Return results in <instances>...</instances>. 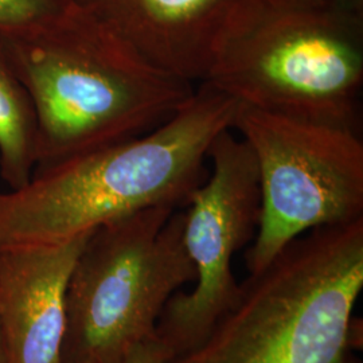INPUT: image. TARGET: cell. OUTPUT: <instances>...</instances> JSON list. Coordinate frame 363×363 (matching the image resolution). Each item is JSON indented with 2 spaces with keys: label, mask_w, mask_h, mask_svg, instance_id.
I'll list each match as a JSON object with an SVG mask.
<instances>
[{
  "label": "cell",
  "mask_w": 363,
  "mask_h": 363,
  "mask_svg": "<svg viewBox=\"0 0 363 363\" xmlns=\"http://www.w3.org/2000/svg\"><path fill=\"white\" fill-rule=\"evenodd\" d=\"M211 169L183 210V241L195 271L194 288L177 292L162 313L155 337L169 361L194 349L240 294L235 253L259 226V171L247 144L223 130L208 151Z\"/></svg>",
  "instance_id": "52a82bcc"
},
{
  "label": "cell",
  "mask_w": 363,
  "mask_h": 363,
  "mask_svg": "<svg viewBox=\"0 0 363 363\" xmlns=\"http://www.w3.org/2000/svg\"><path fill=\"white\" fill-rule=\"evenodd\" d=\"M194 280L177 208H144L96 228L69 280L61 363L125 362Z\"/></svg>",
  "instance_id": "5b68a950"
},
{
  "label": "cell",
  "mask_w": 363,
  "mask_h": 363,
  "mask_svg": "<svg viewBox=\"0 0 363 363\" xmlns=\"http://www.w3.org/2000/svg\"><path fill=\"white\" fill-rule=\"evenodd\" d=\"M232 130L259 171L261 208L247 272L264 269L301 234L363 218L362 133L244 105Z\"/></svg>",
  "instance_id": "8992f818"
},
{
  "label": "cell",
  "mask_w": 363,
  "mask_h": 363,
  "mask_svg": "<svg viewBox=\"0 0 363 363\" xmlns=\"http://www.w3.org/2000/svg\"><path fill=\"white\" fill-rule=\"evenodd\" d=\"M91 233L0 249V325L11 363H61L67 286Z\"/></svg>",
  "instance_id": "ba28073f"
},
{
  "label": "cell",
  "mask_w": 363,
  "mask_h": 363,
  "mask_svg": "<svg viewBox=\"0 0 363 363\" xmlns=\"http://www.w3.org/2000/svg\"><path fill=\"white\" fill-rule=\"evenodd\" d=\"M274 4L303 9V10H323L342 13H363V0H268Z\"/></svg>",
  "instance_id": "7c38bea8"
},
{
  "label": "cell",
  "mask_w": 363,
  "mask_h": 363,
  "mask_svg": "<svg viewBox=\"0 0 363 363\" xmlns=\"http://www.w3.org/2000/svg\"><path fill=\"white\" fill-rule=\"evenodd\" d=\"M240 106L201 82L154 130L35 169L22 187L0 191V249L62 242L144 208L186 205Z\"/></svg>",
  "instance_id": "7a4b0ae2"
},
{
  "label": "cell",
  "mask_w": 363,
  "mask_h": 363,
  "mask_svg": "<svg viewBox=\"0 0 363 363\" xmlns=\"http://www.w3.org/2000/svg\"><path fill=\"white\" fill-rule=\"evenodd\" d=\"M0 363H11L9 349H7V345H6V339L3 335L1 325H0Z\"/></svg>",
  "instance_id": "5bb4252c"
},
{
  "label": "cell",
  "mask_w": 363,
  "mask_h": 363,
  "mask_svg": "<svg viewBox=\"0 0 363 363\" xmlns=\"http://www.w3.org/2000/svg\"><path fill=\"white\" fill-rule=\"evenodd\" d=\"M363 218L301 234L257 273L208 337L167 363H361Z\"/></svg>",
  "instance_id": "3957f363"
},
{
  "label": "cell",
  "mask_w": 363,
  "mask_h": 363,
  "mask_svg": "<svg viewBox=\"0 0 363 363\" xmlns=\"http://www.w3.org/2000/svg\"><path fill=\"white\" fill-rule=\"evenodd\" d=\"M0 42L34 111V171L144 135L194 94L74 4Z\"/></svg>",
  "instance_id": "6da1fadb"
},
{
  "label": "cell",
  "mask_w": 363,
  "mask_h": 363,
  "mask_svg": "<svg viewBox=\"0 0 363 363\" xmlns=\"http://www.w3.org/2000/svg\"><path fill=\"white\" fill-rule=\"evenodd\" d=\"M151 64L203 81L214 48L247 0H72Z\"/></svg>",
  "instance_id": "9c48e42d"
},
{
  "label": "cell",
  "mask_w": 363,
  "mask_h": 363,
  "mask_svg": "<svg viewBox=\"0 0 363 363\" xmlns=\"http://www.w3.org/2000/svg\"><path fill=\"white\" fill-rule=\"evenodd\" d=\"M169 361L167 351L155 337L130 351L124 363H167Z\"/></svg>",
  "instance_id": "4fadbf2b"
},
{
  "label": "cell",
  "mask_w": 363,
  "mask_h": 363,
  "mask_svg": "<svg viewBox=\"0 0 363 363\" xmlns=\"http://www.w3.org/2000/svg\"><path fill=\"white\" fill-rule=\"evenodd\" d=\"M202 82L244 106L362 133L363 13L247 0Z\"/></svg>",
  "instance_id": "277c9868"
},
{
  "label": "cell",
  "mask_w": 363,
  "mask_h": 363,
  "mask_svg": "<svg viewBox=\"0 0 363 363\" xmlns=\"http://www.w3.org/2000/svg\"><path fill=\"white\" fill-rule=\"evenodd\" d=\"M72 0H0V30L13 31L46 25L65 13Z\"/></svg>",
  "instance_id": "8fae6325"
},
{
  "label": "cell",
  "mask_w": 363,
  "mask_h": 363,
  "mask_svg": "<svg viewBox=\"0 0 363 363\" xmlns=\"http://www.w3.org/2000/svg\"><path fill=\"white\" fill-rule=\"evenodd\" d=\"M34 169V111L0 42V175L13 190L26 184Z\"/></svg>",
  "instance_id": "30bf717a"
}]
</instances>
